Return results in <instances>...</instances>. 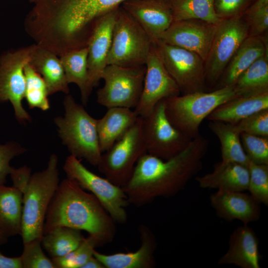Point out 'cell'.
Here are the masks:
<instances>
[{
    "label": "cell",
    "mask_w": 268,
    "mask_h": 268,
    "mask_svg": "<svg viewBox=\"0 0 268 268\" xmlns=\"http://www.w3.org/2000/svg\"><path fill=\"white\" fill-rule=\"evenodd\" d=\"M84 238L80 230L62 226L43 234L41 244L53 258L63 256L72 251Z\"/></svg>",
    "instance_id": "f546056e"
},
{
    "label": "cell",
    "mask_w": 268,
    "mask_h": 268,
    "mask_svg": "<svg viewBox=\"0 0 268 268\" xmlns=\"http://www.w3.org/2000/svg\"><path fill=\"white\" fill-rule=\"evenodd\" d=\"M138 231L140 246L136 251L107 255L95 250L93 256L105 268H154L156 265L154 253L157 246L155 235L144 224L138 226Z\"/></svg>",
    "instance_id": "d6986e66"
},
{
    "label": "cell",
    "mask_w": 268,
    "mask_h": 268,
    "mask_svg": "<svg viewBox=\"0 0 268 268\" xmlns=\"http://www.w3.org/2000/svg\"><path fill=\"white\" fill-rule=\"evenodd\" d=\"M87 47L69 51L60 56L68 84L74 83L79 89L82 104L86 105L93 88L87 67Z\"/></svg>",
    "instance_id": "484cf974"
},
{
    "label": "cell",
    "mask_w": 268,
    "mask_h": 268,
    "mask_svg": "<svg viewBox=\"0 0 268 268\" xmlns=\"http://www.w3.org/2000/svg\"><path fill=\"white\" fill-rule=\"evenodd\" d=\"M31 2H35L36 0H29Z\"/></svg>",
    "instance_id": "f6af8a7d"
},
{
    "label": "cell",
    "mask_w": 268,
    "mask_h": 268,
    "mask_svg": "<svg viewBox=\"0 0 268 268\" xmlns=\"http://www.w3.org/2000/svg\"><path fill=\"white\" fill-rule=\"evenodd\" d=\"M235 125L240 133L268 137V109L256 112Z\"/></svg>",
    "instance_id": "74e56055"
},
{
    "label": "cell",
    "mask_w": 268,
    "mask_h": 268,
    "mask_svg": "<svg viewBox=\"0 0 268 268\" xmlns=\"http://www.w3.org/2000/svg\"><path fill=\"white\" fill-rule=\"evenodd\" d=\"M239 96L268 93V54L256 60L233 84Z\"/></svg>",
    "instance_id": "f1b7e54d"
},
{
    "label": "cell",
    "mask_w": 268,
    "mask_h": 268,
    "mask_svg": "<svg viewBox=\"0 0 268 268\" xmlns=\"http://www.w3.org/2000/svg\"><path fill=\"white\" fill-rule=\"evenodd\" d=\"M102 154L97 166L112 183L123 186L131 176L139 158L147 153L142 129V118L136 122L108 150Z\"/></svg>",
    "instance_id": "52a82bcc"
},
{
    "label": "cell",
    "mask_w": 268,
    "mask_h": 268,
    "mask_svg": "<svg viewBox=\"0 0 268 268\" xmlns=\"http://www.w3.org/2000/svg\"><path fill=\"white\" fill-rule=\"evenodd\" d=\"M58 158L51 155L44 170L31 175L23 194L20 235L23 243L41 239L46 213L59 185Z\"/></svg>",
    "instance_id": "277c9868"
},
{
    "label": "cell",
    "mask_w": 268,
    "mask_h": 268,
    "mask_svg": "<svg viewBox=\"0 0 268 268\" xmlns=\"http://www.w3.org/2000/svg\"><path fill=\"white\" fill-rule=\"evenodd\" d=\"M195 179L202 189L244 192L248 189L249 172L243 164L220 161L214 165L211 172Z\"/></svg>",
    "instance_id": "44dd1931"
},
{
    "label": "cell",
    "mask_w": 268,
    "mask_h": 268,
    "mask_svg": "<svg viewBox=\"0 0 268 268\" xmlns=\"http://www.w3.org/2000/svg\"><path fill=\"white\" fill-rule=\"evenodd\" d=\"M145 66L142 92L134 110L141 117L148 115L160 101L181 94L178 86L166 69L154 43Z\"/></svg>",
    "instance_id": "5bb4252c"
},
{
    "label": "cell",
    "mask_w": 268,
    "mask_h": 268,
    "mask_svg": "<svg viewBox=\"0 0 268 268\" xmlns=\"http://www.w3.org/2000/svg\"><path fill=\"white\" fill-rule=\"evenodd\" d=\"M247 190L259 203L268 205V165L257 164L250 161Z\"/></svg>",
    "instance_id": "836d02e7"
},
{
    "label": "cell",
    "mask_w": 268,
    "mask_h": 268,
    "mask_svg": "<svg viewBox=\"0 0 268 268\" xmlns=\"http://www.w3.org/2000/svg\"><path fill=\"white\" fill-rule=\"evenodd\" d=\"M153 42L126 10H117L107 64L124 67L145 65Z\"/></svg>",
    "instance_id": "8992f818"
},
{
    "label": "cell",
    "mask_w": 268,
    "mask_h": 268,
    "mask_svg": "<svg viewBox=\"0 0 268 268\" xmlns=\"http://www.w3.org/2000/svg\"><path fill=\"white\" fill-rule=\"evenodd\" d=\"M254 0H214V8L220 19L243 15Z\"/></svg>",
    "instance_id": "f35d334b"
},
{
    "label": "cell",
    "mask_w": 268,
    "mask_h": 268,
    "mask_svg": "<svg viewBox=\"0 0 268 268\" xmlns=\"http://www.w3.org/2000/svg\"><path fill=\"white\" fill-rule=\"evenodd\" d=\"M145 71V65L135 67L107 65L101 75L104 84L96 93L97 103L107 109L135 108L142 92Z\"/></svg>",
    "instance_id": "ba28073f"
},
{
    "label": "cell",
    "mask_w": 268,
    "mask_h": 268,
    "mask_svg": "<svg viewBox=\"0 0 268 268\" xmlns=\"http://www.w3.org/2000/svg\"><path fill=\"white\" fill-rule=\"evenodd\" d=\"M7 237L5 236L0 229V245L6 242Z\"/></svg>",
    "instance_id": "ee69618b"
},
{
    "label": "cell",
    "mask_w": 268,
    "mask_h": 268,
    "mask_svg": "<svg viewBox=\"0 0 268 268\" xmlns=\"http://www.w3.org/2000/svg\"><path fill=\"white\" fill-rule=\"evenodd\" d=\"M209 141L200 134L181 152L167 160L146 153L122 186L129 204L142 206L158 197L170 198L184 189L202 168Z\"/></svg>",
    "instance_id": "6da1fadb"
},
{
    "label": "cell",
    "mask_w": 268,
    "mask_h": 268,
    "mask_svg": "<svg viewBox=\"0 0 268 268\" xmlns=\"http://www.w3.org/2000/svg\"><path fill=\"white\" fill-rule=\"evenodd\" d=\"M9 174L13 182V187L23 194L31 176L30 168L26 166L17 169L12 167Z\"/></svg>",
    "instance_id": "60d3db41"
},
{
    "label": "cell",
    "mask_w": 268,
    "mask_h": 268,
    "mask_svg": "<svg viewBox=\"0 0 268 268\" xmlns=\"http://www.w3.org/2000/svg\"><path fill=\"white\" fill-rule=\"evenodd\" d=\"M0 268H22L20 257H7L0 253Z\"/></svg>",
    "instance_id": "b9f144b4"
},
{
    "label": "cell",
    "mask_w": 268,
    "mask_h": 268,
    "mask_svg": "<svg viewBox=\"0 0 268 268\" xmlns=\"http://www.w3.org/2000/svg\"><path fill=\"white\" fill-rule=\"evenodd\" d=\"M99 246H101L98 241L89 235L75 249L63 256L53 258L52 261L56 268H81Z\"/></svg>",
    "instance_id": "d6a6232c"
},
{
    "label": "cell",
    "mask_w": 268,
    "mask_h": 268,
    "mask_svg": "<svg viewBox=\"0 0 268 268\" xmlns=\"http://www.w3.org/2000/svg\"><path fill=\"white\" fill-rule=\"evenodd\" d=\"M64 170L67 178L74 180L83 189L91 192L115 223L127 222L126 207L129 203L122 187L93 173L82 164L80 159L72 155L66 158Z\"/></svg>",
    "instance_id": "9c48e42d"
},
{
    "label": "cell",
    "mask_w": 268,
    "mask_h": 268,
    "mask_svg": "<svg viewBox=\"0 0 268 268\" xmlns=\"http://www.w3.org/2000/svg\"><path fill=\"white\" fill-rule=\"evenodd\" d=\"M209 200L216 215L226 221L239 220L248 224L260 218V203L243 192L217 190L210 195Z\"/></svg>",
    "instance_id": "e0dca14e"
},
{
    "label": "cell",
    "mask_w": 268,
    "mask_h": 268,
    "mask_svg": "<svg viewBox=\"0 0 268 268\" xmlns=\"http://www.w3.org/2000/svg\"><path fill=\"white\" fill-rule=\"evenodd\" d=\"M268 109V93L232 99L218 106L207 117L209 121L235 125L252 114Z\"/></svg>",
    "instance_id": "d4e9b609"
},
{
    "label": "cell",
    "mask_w": 268,
    "mask_h": 268,
    "mask_svg": "<svg viewBox=\"0 0 268 268\" xmlns=\"http://www.w3.org/2000/svg\"><path fill=\"white\" fill-rule=\"evenodd\" d=\"M240 96L234 85L163 99L166 115L178 130L194 138L202 121L218 106Z\"/></svg>",
    "instance_id": "5b68a950"
},
{
    "label": "cell",
    "mask_w": 268,
    "mask_h": 268,
    "mask_svg": "<svg viewBox=\"0 0 268 268\" xmlns=\"http://www.w3.org/2000/svg\"><path fill=\"white\" fill-rule=\"evenodd\" d=\"M249 36H260L268 29V0H255L243 15Z\"/></svg>",
    "instance_id": "e575fe53"
},
{
    "label": "cell",
    "mask_w": 268,
    "mask_h": 268,
    "mask_svg": "<svg viewBox=\"0 0 268 268\" xmlns=\"http://www.w3.org/2000/svg\"></svg>",
    "instance_id": "bcb514c9"
},
{
    "label": "cell",
    "mask_w": 268,
    "mask_h": 268,
    "mask_svg": "<svg viewBox=\"0 0 268 268\" xmlns=\"http://www.w3.org/2000/svg\"><path fill=\"white\" fill-rule=\"evenodd\" d=\"M23 194L14 187L0 185V229L7 237L20 234Z\"/></svg>",
    "instance_id": "4316f807"
},
{
    "label": "cell",
    "mask_w": 268,
    "mask_h": 268,
    "mask_svg": "<svg viewBox=\"0 0 268 268\" xmlns=\"http://www.w3.org/2000/svg\"><path fill=\"white\" fill-rule=\"evenodd\" d=\"M65 226L86 231L102 246L113 241L115 222L98 199L67 178L60 183L49 206L43 234Z\"/></svg>",
    "instance_id": "7a4b0ae2"
},
{
    "label": "cell",
    "mask_w": 268,
    "mask_h": 268,
    "mask_svg": "<svg viewBox=\"0 0 268 268\" xmlns=\"http://www.w3.org/2000/svg\"><path fill=\"white\" fill-rule=\"evenodd\" d=\"M228 244V249L219 259L218 264H231L241 268H260L259 238L248 224L236 228L230 236Z\"/></svg>",
    "instance_id": "ffe728a7"
},
{
    "label": "cell",
    "mask_w": 268,
    "mask_h": 268,
    "mask_svg": "<svg viewBox=\"0 0 268 268\" xmlns=\"http://www.w3.org/2000/svg\"><path fill=\"white\" fill-rule=\"evenodd\" d=\"M142 118L147 153L167 160L184 150L193 139L170 122L163 99L155 105L148 115Z\"/></svg>",
    "instance_id": "8fae6325"
},
{
    "label": "cell",
    "mask_w": 268,
    "mask_h": 268,
    "mask_svg": "<svg viewBox=\"0 0 268 268\" xmlns=\"http://www.w3.org/2000/svg\"><path fill=\"white\" fill-rule=\"evenodd\" d=\"M25 78L24 98L30 108L47 111L50 107L47 85L41 75L29 63L24 68Z\"/></svg>",
    "instance_id": "1f68e13d"
},
{
    "label": "cell",
    "mask_w": 268,
    "mask_h": 268,
    "mask_svg": "<svg viewBox=\"0 0 268 268\" xmlns=\"http://www.w3.org/2000/svg\"><path fill=\"white\" fill-rule=\"evenodd\" d=\"M81 268H105L104 266L93 255L82 266Z\"/></svg>",
    "instance_id": "7bdbcfd3"
},
{
    "label": "cell",
    "mask_w": 268,
    "mask_h": 268,
    "mask_svg": "<svg viewBox=\"0 0 268 268\" xmlns=\"http://www.w3.org/2000/svg\"><path fill=\"white\" fill-rule=\"evenodd\" d=\"M217 24L199 19L175 21L158 40L193 52L205 61Z\"/></svg>",
    "instance_id": "9a60e30c"
},
{
    "label": "cell",
    "mask_w": 268,
    "mask_h": 268,
    "mask_svg": "<svg viewBox=\"0 0 268 268\" xmlns=\"http://www.w3.org/2000/svg\"><path fill=\"white\" fill-rule=\"evenodd\" d=\"M63 105L64 115L54 119L63 143L70 155L84 159L97 166L102 154L99 146L97 119L91 116L69 93L64 97Z\"/></svg>",
    "instance_id": "3957f363"
},
{
    "label": "cell",
    "mask_w": 268,
    "mask_h": 268,
    "mask_svg": "<svg viewBox=\"0 0 268 268\" xmlns=\"http://www.w3.org/2000/svg\"><path fill=\"white\" fill-rule=\"evenodd\" d=\"M208 127L221 144V161L238 163L248 167L250 160L243 148L240 133L235 125L210 121Z\"/></svg>",
    "instance_id": "83f0119b"
},
{
    "label": "cell",
    "mask_w": 268,
    "mask_h": 268,
    "mask_svg": "<svg viewBox=\"0 0 268 268\" xmlns=\"http://www.w3.org/2000/svg\"><path fill=\"white\" fill-rule=\"evenodd\" d=\"M154 43L181 94L205 91L204 61L199 55L160 40Z\"/></svg>",
    "instance_id": "4fadbf2b"
},
{
    "label": "cell",
    "mask_w": 268,
    "mask_h": 268,
    "mask_svg": "<svg viewBox=\"0 0 268 268\" xmlns=\"http://www.w3.org/2000/svg\"><path fill=\"white\" fill-rule=\"evenodd\" d=\"M126 11L146 32L153 43L159 39L173 22L168 0L130 1L125 2Z\"/></svg>",
    "instance_id": "ac0fdd59"
},
{
    "label": "cell",
    "mask_w": 268,
    "mask_h": 268,
    "mask_svg": "<svg viewBox=\"0 0 268 268\" xmlns=\"http://www.w3.org/2000/svg\"><path fill=\"white\" fill-rule=\"evenodd\" d=\"M117 8L103 16L97 23L88 41L87 67L92 87L97 86L107 66V58L112 40Z\"/></svg>",
    "instance_id": "2e32d148"
},
{
    "label": "cell",
    "mask_w": 268,
    "mask_h": 268,
    "mask_svg": "<svg viewBox=\"0 0 268 268\" xmlns=\"http://www.w3.org/2000/svg\"><path fill=\"white\" fill-rule=\"evenodd\" d=\"M26 150L24 147L15 141L0 144V185H3L6 176L11 171L12 167L9 165L10 160L24 153Z\"/></svg>",
    "instance_id": "ab89813d"
},
{
    "label": "cell",
    "mask_w": 268,
    "mask_h": 268,
    "mask_svg": "<svg viewBox=\"0 0 268 268\" xmlns=\"http://www.w3.org/2000/svg\"><path fill=\"white\" fill-rule=\"evenodd\" d=\"M134 110L115 107L108 108L105 115L97 119V132L102 153L108 150L138 118Z\"/></svg>",
    "instance_id": "cb8c5ba5"
},
{
    "label": "cell",
    "mask_w": 268,
    "mask_h": 268,
    "mask_svg": "<svg viewBox=\"0 0 268 268\" xmlns=\"http://www.w3.org/2000/svg\"><path fill=\"white\" fill-rule=\"evenodd\" d=\"M173 21L199 19L217 24L220 22L214 8V0H168Z\"/></svg>",
    "instance_id": "4dcf8cb0"
},
{
    "label": "cell",
    "mask_w": 268,
    "mask_h": 268,
    "mask_svg": "<svg viewBox=\"0 0 268 268\" xmlns=\"http://www.w3.org/2000/svg\"><path fill=\"white\" fill-rule=\"evenodd\" d=\"M31 50V45L0 55V102L9 101L16 119L21 123L31 120L22 105L26 86L24 68L29 62Z\"/></svg>",
    "instance_id": "7c38bea8"
},
{
    "label": "cell",
    "mask_w": 268,
    "mask_h": 268,
    "mask_svg": "<svg viewBox=\"0 0 268 268\" xmlns=\"http://www.w3.org/2000/svg\"><path fill=\"white\" fill-rule=\"evenodd\" d=\"M268 49L266 38L248 36L230 60L216 89L233 85L238 77L256 60L268 54Z\"/></svg>",
    "instance_id": "7402d4cb"
},
{
    "label": "cell",
    "mask_w": 268,
    "mask_h": 268,
    "mask_svg": "<svg viewBox=\"0 0 268 268\" xmlns=\"http://www.w3.org/2000/svg\"><path fill=\"white\" fill-rule=\"evenodd\" d=\"M20 258L22 268H56L53 261L44 253L41 239H35L23 243Z\"/></svg>",
    "instance_id": "8d00e7d4"
},
{
    "label": "cell",
    "mask_w": 268,
    "mask_h": 268,
    "mask_svg": "<svg viewBox=\"0 0 268 268\" xmlns=\"http://www.w3.org/2000/svg\"><path fill=\"white\" fill-rule=\"evenodd\" d=\"M29 63L43 78L49 95L58 92L69 93L68 83L58 55L35 43L31 45Z\"/></svg>",
    "instance_id": "603a6c76"
},
{
    "label": "cell",
    "mask_w": 268,
    "mask_h": 268,
    "mask_svg": "<svg viewBox=\"0 0 268 268\" xmlns=\"http://www.w3.org/2000/svg\"><path fill=\"white\" fill-rule=\"evenodd\" d=\"M249 36L243 15L221 19L204 61L206 86H216L230 60Z\"/></svg>",
    "instance_id": "30bf717a"
},
{
    "label": "cell",
    "mask_w": 268,
    "mask_h": 268,
    "mask_svg": "<svg viewBox=\"0 0 268 268\" xmlns=\"http://www.w3.org/2000/svg\"><path fill=\"white\" fill-rule=\"evenodd\" d=\"M240 140L250 161L257 164L268 165V137L241 133Z\"/></svg>",
    "instance_id": "d590c367"
}]
</instances>
